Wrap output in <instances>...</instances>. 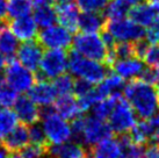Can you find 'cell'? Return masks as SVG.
<instances>
[{"label": "cell", "instance_id": "6da1fadb", "mask_svg": "<svg viewBox=\"0 0 159 158\" xmlns=\"http://www.w3.org/2000/svg\"><path fill=\"white\" fill-rule=\"evenodd\" d=\"M123 95L135 110L138 120L150 118L159 108L158 88L139 79H130L123 90Z\"/></svg>", "mask_w": 159, "mask_h": 158}, {"label": "cell", "instance_id": "7a4b0ae2", "mask_svg": "<svg viewBox=\"0 0 159 158\" xmlns=\"http://www.w3.org/2000/svg\"><path fill=\"white\" fill-rule=\"evenodd\" d=\"M69 71L75 78L86 79L93 84L101 83L107 76L115 72L113 66L85 57L75 50L69 53Z\"/></svg>", "mask_w": 159, "mask_h": 158}, {"label": "cell", "instance_id": "3957f363", "mask_svg": "<svg viewBox=\"0 0 159 158\" xmlns=\"http://www.w3.org/2000/svg\"><path fill=\"white\" fill-rule=\"evenodd\" d=\"M41 127L45 134L47 142L51 145L62 144L73 138L72 127L69 120L64 118L55 109L47 108L41 116Z\"/></svg>", "mask_w": 159, "mask_h": 158}, {"label": "cell", "instance_id": "277c9868", "mask_svg": "<svg viewBox=\"0 0 159 158\" xmlns=\"http://www.w3.org/2000/svg\"><path fill=\"white\" fill-rule=\"evenodd\" d=\"M4 78L19 94L29 93L36 83L34 71L22 65L18 59H12L7 63L4 71Z\"/></svg>", "mask_w": 159, "mask_h": 158}, {"label": "cell", "instance_id": "5b68a950", "mask_svg": "<svg viewBox=\"0 0 159 158\" xmlns=\"http://www.w3.org/2000/svg\"><path fill=\"white\" fill-rule=\"evenodd\" d=\"M73 50L85 57L99 62L106 61L107 48L101 36L97 33H79L73 37Z\"/></svg>", "mask_w": 159, "mask_h": 158}, {"label": "cell", "instance_id": "8992f818", "mask_svg": "<svg viewBox=\"0 0 159 158\" xmlns=\"http://www.w3.org/2000/svg\"><path fill=\"white\" fill-rule=\"evenodd\" d=\"M137 118L135 110L129 104L127 98L123 94H120L117 98L116 106L108 116V123L114 134L129 132L137 123Z\"/></svg>", "mask_w": 159, "mask_h": 158}, {"label": "cell", "instance_id": "52a82bcc", "mask_svg": "<svg viewBox=\"0 0 159 158\" xmlns=\"http://www.w3.org/2000/svg\"><path fill=\"white\" fill-rule=\"evenodd\" d=\"M69 70V55L64 49H47L41 61L39 72L42 78L53 80Z\"/></svg>", "mask_w": 159, "mask_h": 158}, {"label": "cell", "instance_id": "ba28073f", "mask_svg": "<svg viewBox=\"0 0 159 158\" xmlns=\"http://www.w3.org/2000/svg\"><path fill=\"white\" fill-rule=\"evenodd\" d=\"M113 134L109 123L94 115L85 116L84 129L79 138V143L87 146H93L101 141L109 138Z\"/></svg>", "mask_w": 159, "mask_h": 158}, {"label": "cell", "instance_id": "9c48e42d", "mask_svg": "<svg viewBox=\"0 0 159 158\" xmlns=\"http://www.w3.org/2000/svg\"><path fill=\"white\" fill-rule=\"evenodd\" d=\"M39 42L47 49H69L73 43L72 31L62 25H51L39 33Z\"/></svg>", "mask_w": 159, "mask_h": 158}, {"label": "cell", "instance_id": "30bf717a", "mask_svg": "<svg viewBox=\"0 0 159 158\" xmlns=\"http://www.w3.org/2000/svg\"><path fill=\"white\" fill-rule=\"evenodd\" d=\"M106 29L111 31L119 41H136L138 39L145 37L146 30L144 26L138 25L133 20L119 19V20H107Z\"/></svg>", "mask_w": 159, "mask_h": 158}, {"label": "cell", "instance_id": "8fae6325", "mask_svg": "<svg viewBox=\"0 0 159 158\" xmlns=\"http://www.w3.org/2000/svg\"><path fill=\"white\" fill-rule=\"evenodd\" d=\"M43 45L40 42H36L35 40L23 42L18 49L16 59L22 65L30 69L31 71H39L40 64L43 57Z\"/></svg>", "mask_w": 159, "mask_h": 158}, {"label": "cell", "instance_id": "7c38bea8", "mask_svg": "<svg viewBox=\"0 0 159 158\" xmlns=\"http://www.w3.org/2000/svg\"><path fill=\"white\" fill-rule=\"evenodd\" d=\"M14 112L19 118V122L25 126H31L39 122L41 114L40 106L33 100L30 95H20L13 106Z\"/></svg>", "mask_w": 159, "mask_h": 158}, {"label": "cell", "instance_id": "4fadbf2b", "mask_svg": "<svg viewBox=\"0 0 159 158\" xmlns=\"http://www.w3.org/2000/svg\"><path fill=\"white\" fill-rule=\"evenodd\" d=\"M29 95L40 107L49 108L50 106L55 105L59 94L55 87V84L51 83L49 79L43 78L34 84L29 92Z\"/></svg>", "mask_w": 159, "mask_h": 158}, {"label": "cell", "instance_id": "5bb4252c", "mask_svg": "<svg viewBox=\"0 0 159 158\" xmlns=\"http://www.w3.org/2000/svg\"><path fill=\"white\" fill-rule=\"evenodd\" d=\"M9 28L19 41L22 42L35 40L39 36V25L36 23L34 16H30L29 14L12 19L9 22Z\"/></svg>", "mask_w": 159, "mask_h": 158}, {"label": "cell", "instance_id": "9a60e30c", "mask_svg": "<svg viewBox=\"0 0 159 158\" xmlns=\"http://www.w3.org/2000/svg\"><path fill=\"white\" fill-rule=\"evenodd\" d=\"M128 15L129 19L134 22L144 27H149L159 15V5L149 1L135 5L130 8Z\"/></svg>", "mask_w": 159, "mask_h": 158}, {"label": "cell", "instance_id": "2e32d148", "mask_svg": "<svg viewBox=\"0 0 159 158\" xmlns=\"http://www.w3.org/2000/svg\"><path fill=\"white\" fill-rule=\"evenodd\" d=\"M55 110L69 121L75 120V118L80 116L81 113H84L80 107L78 98L73 93L58 95L57 100L55 102Z\"/></svg>", "mask_w": 159, "mask_h": 158}, {"label": "cell", "instance_id": "e0dca14e", "mask_svg": "<svg viewBox=\"0 0 159 158\" xmlns=\"http://www.w3.org/2000/svg\"><path fill=\"white\" fill-rule=\"evenodd\" d=\"M79 7L73 1L62 2L56 5L57 11V21L59 25L67 28L70 31L75 33L78 30V21H79Z\"/></svg>", "mask_w": 159, "mask_h": 158}, {"label": "cell", "instance_id": "ac0fdd59", "mask_svg": "<svg viewBox=\"0 0 159 158\" xmlns=\"http://www.w3.org/2000/svg\"><path fill=\"white\" fill-rule=\"evenodd\" d=\"M51 158H89L84 144L78 141H67L62 144L51 145Z\"/></svg>", "mask_w": 159, "mask_h": 158}, {"label": "cell", "instance_id": "d6986e66", "mask_svg": "<svg viewBox=\"0 0 159 158\" xmlns=\"http://www.w3.org/2000/svg\"><path fill=\"white\" fill-rule=\"evenodd\" d=\"M29 143V130L25 124H18L7 136L4 137L5 149L11 152H22V150Z\"/></svg>", "mask_w": 159, "mask_h": 158}, {"label": "cell", "instance_id": "ffe728a7", "mask_svg": "<svg viewBox=\"0 0 159 158\" xmlns=\"http://www.w3.org/2000/svg\"><path fill=\"white\" fill-rule=\"evenodd\" d=\"M107 20L102 12H83L79 15L78 28L83 33H98L105 28Z\"/></svg>", "mask_w": 159, "mask_h": 158}, {"label": "cell", "instance_id": "44dd1931", "mask_svg": "<svg viewBox=\"0 0 159 158\" xmlns=\"http://www.w3.org/2000/svg\"><path fill=\"white\" fill-rule=\"evenodd\" d=\"M121 149L115 138H106L91 146L89 152V158H119Z\"/></svg>", "mask_w": 159, "mask_h": 158}, {"label": "cell", "instance_id": "7402d4cb", "mask_svg": "<svg viewBox=\"0 0 159 158\" xmlns=\"http://www.w3.org/2000/svg\"><path fill=\"white\" fill-rule=\"evenodd\" d=\"M19 47V39L8 26L2 25L0 27V51L7 58H12L16 56Z\"/></svg>", "mask_w": 159, "mask_h": 158}, {"label": "cell", "instance_id": "603a6c76", "mask_svg": "<svg viewBox=\"0 0 159 158\" xmlns=\"http://www.w3.org/2000/svg\"><path fill=\"white\" fill-rule=\"evenodd\" d=\"M144 67L142 59L138 58H130L125 61H116L113 64L115 73H117L124 79H133L137 77V75Z\"/></svg>", "mask_w": 159, "mask_h": 158}, {"label": "cell", "instance_id": "cb8c5ba5", "mask_svg": "<svg viewBox=\"0 0 159 158\" xmlns=\"http://www.w3.org/2000/svg\"><path fill=\"white\" fill-rule=\"evenodd\" d=\"M34 19L41 28H45L51 25H55V22L57 21L56 5L49 4L34 7Z\"/></svg>", "mask_w": 159, "mask_h": 158}, {"label": "cell", "instance_id": "d4e9b609", "mask_svg": "<svg viewBox=\"0 0 159 158\" xmlns=\"http://www.w3.org/2000/svg\"><path fill=\"white\" fill-rule=\"evenodd\" d=\"M131 5L127 0H111L105 8V16L108 20L123 19L129 14Z\"/></svg>", "mask_w": 159, "mask_h": 158}, {"label": "cell", "instance_id": "484cf974", "mask_svg": "<svg viewBox=\"0 0 159 158\" xmlns=\"http://www.w3.org/2000/svg\"><path fill=\"white\" fill-rule=\"evenodd\" d=\"M19 124V118L14 109L0 107V138H4Z\"/></svg>", "mask_w": 159, "mask_h": 158}, {"label": "cell", "instance_id": "4316f807", "mask_svg": "<svg viewBox=\"0 0 159 158\" xmlns=\"http://www.w3.org/2000/svg\"><path fill=\"white\" fill-rule=\"evenodd\" d=\"M120 94L121 93H116V94H113L111 97L97 102L91 108L92 109V115H94V116H97L99 118H102V120L108 118V116L111 115V113L115 108V106H116L117 98H119Z\"/></svg>", "mask_w": 159, "mask_h": 158}, {"label": "cell", "instance_id": "83f0119b", "mask_svg": "<svg viewBox=\"0 0 159 158\" xmlns=\"http://www.w3.org/2000/svg\"><path fill=\"white\" fill-rule=\"evenodd\" d=\"M31 0H7V16L15 19L30 13Z\"/></svg>", "mask_w": 159, "mask_h": 158}, {"label": "cell", "instance_id": "f1b7e54d", "mask_svg": "<svg viewBox=\"0 0 159 158\" xmlns=\"http://www.w3.org/2000/svg\"><path fill=\"white\" fill-rule=\"evenodd\" d=\"M18 98L19 93L7 83V80L5 78H0V107H13Z\"/></svg>", "mask_w": 159, "mask_h": 158}, {"label": "cell", "instance_id": "f546056e", "mask_svg": "<svg viewBox=\"0 0 159 158\" xmlns=\"http://www.w3.org/2000/svg\"><path fill=\"white\" fill-rule=\"evenodd\" d=\"M75 77L72 75H67L66 72L57 77L56 79H53V84L57 90V92L59 95L62 94H70L73 93L75 90Z\"/></svg>", "mask_w": 159, "mask_h": 158}, {"label": "cell", "instance_id": "4dcf8cb0", "mask_svg": "<svg viewBox=\"0 0 159 158\" xmlns=\"http://www.w3.org/2000/svg\"><path fill=\"white\" fill-rule=\"evenodd\" d=\"M111 0H75L77 6L83 12H102Z\"/></svg>", "mask_w": 159, "mask_h": 158}, {"label": "cell", "instance_id": "1f68e13d", "mask_svg": "<svg viewBox=\"0 0 159 158\" xmlns=\"http://www.w3.org/2000/svg\"><path fill=\"white\" fill-rule=\"evenodd\" d=\"M115 57H116V61H125V59L135 58L133 43H129L128 41H121L119 43H116Z\"/></svg>", "mask_w": 159, "mask_h": 158}, {"label": "cell", "instance_id": "d6a6232c", "mask_svg": "<svg viewBox=\"0 0 159 158\" xmlns=\"http://www.w3.org/2000/svg\"><path fill=\"white\" fill-rule=\"evenodd\" d=\"M135 78L139 79L142 81H144L146 84H151V85H156L157 80H158V69L153 67V66H144L142 71L137 75Z\"/></svg>", "mask_w": 159, "mask_h": 158}, {"label": "cell", "instance_id": "836d02e7", "mask_svg": "<svg viewBox=\"0 0 159 158\" xmlns=\"http://www.w3.org/2000/svg\"><path fill=\"white\" fill-rule=\"evenodd\" d=\"M151 47V42L145 37L138 39L133 42V48H134V53H135V58L142 59L144 61L146 53L149 51V49Z\"/></svg>", "mask_w": 159, "mask_h": 158}, {"label": "cell", "instance_id": "e575fe53", "mask_svg": "<svg viewBox=\"0 0 159 158\" xmlns=\"http://www.w3.org/2000/svg\"><path fill=\"white\" fill-rule=\"evenodd\" d=\"M94 85L95 84L91 83L89 80L83 78H77L75 83V90H73V94L78 98H83L85 95H87L93 88H94Z\"/></svg>", "mask_w": 159, "mask_h": 158}, {"label": "cell", "instance_id": "d590c367", "mask_svg": "<svg viewBox=\"0 0 159 158\" xmlns=\"http://www.w3.org/2000/svg\"><path fill=\"white\" fill-rule=\"evenodd\" d=\"M28 130H29V140H30V143L43 145L47 142L45 134L43 132L42 127H41V124H37V123L31 124V126H29Z\"/></svg>", "mask_w": 159, "mask_h": 158}, {"label": "cell", "instance_id": "8d00e7d4", "mask_svg": "<svg viewBox=\"0 0 159 158\" xmlns=\"http://www.w3.org/2000/svg\"><path fill=\"white\" fill-rule=\"evenodd\" d=\"M22 155L26 158H44L45 150L43 148V145L29 143L22 150Z\"/></svg>", "mask_w": 159, "mask_h": 158}, {"label": "cell", "instance_id": "74e56055", "mask_svg": "<svg viewBox=\"0 0 159 158\" xmlns=\"http://www.w3.org/2000/svg\"><path fill=\"white\" fill-rule=\"evenodd\" d=\"M144 62L146 65L158 67L159 66V43H152L149 51L146 53Z\"/></svg>", "mask_w": 159, "mask_h": 158}, {"label": "cell", "instance_id": "f35d334b", "mask_svg": "<svg viewBox=\"0 0 159 158\" xmlns=\"http://www.w3.org/2000/svg\"><path fill=\"white\" fill-rule=\"evenodd\" d=\"M146 39L151 43H158L159 42V15L156 18V20L151 26H149V29L146 30Z\"/></svg>", "mask_w": 159, "mask_h": 158}, {"label": "cell", "instance_id": "ab89813d", "mask_svg": "<svg viewBox=\"0 0 159 158\" xmlns=\"http://www.w3.org/2000/svg\"><path fill=\"white\" fill-rule=\"evenodd\" d=\"M145 158H159V143L150 141L145 144Z\"/></svg>", "mask_w": 159, "mask_h": 158}, {"label": "cell", "instance_id": "60d3db41", "mask_svg": "<svg viewBox=\"0 0 159 158\" xmlns=\"http://www.w3.org/2000/svg\"><path fill=\"white\" fill-rule=\"evenodd\" d=\"M7 18V1L0 0V23L5 21Z\"/></svg>", "mask_w": 159, "mask_h": 158}, {"label": "cell", "instance_id": "b9f144b4", "mask_svg": "<svg viewBox=\"0 0 159 158\" xmlns=\"http://www.w3.org/2000/svg\"><path fill=\"white\" fill-rule=\"evenodd\" d=\"M6 65H7V57L0 51V75L4 73L5 69H6Z\"/></svg>", "mask_w": 159, "mask_h": 158}, {"label": "cell", "instance_id": "7bdbcfd3", "mask_svg": "<svg viewBox=\"0 0 159 158\" xmlns=\"http://www.w3.org/2000/svg\"><path fill=\"white\" fill-rule=\"evenodd\" d=\"M0 158H8V154L6 149H0Z\"/></svg>", "mask_w": 159, "mask_h": 158}, {"label": "cell", "instance_id": "ee69618b", "mask_svg": "<svg viewBox=\"0 0 159 158\" xmlns=\"http://www.w3.org/2000/svg\"><path fill=\"white\" fill-rule=\"evenodd\" d=\"M8 158H26L22 154H19V152H14L13 155L8 156Z\"/></svg>", "mask_w": 159, "mask_h": 158}, {"label": "cell", "instance_id": "f6af8a7d", "mask_svg": "<svg viewBox=\"0 0 159 158\" xmlns=\"http://www.w3.org/2000/svg\"><path fill=\"white\" fill-rule=\"evenodd\" d=\"M69 1H73V0H55V4H62V2H69Z\"/></svg>", "mask_w": 159, "mask_h": 158}, {"label": "cell", "instance_id": "bcb514c9", "mask_svg": "<svg viewBox=\"0 0 159 158\" xmlns=\"http://www.w3.org/2000/svg\"><path fill=\"white\" fill-rule=\"evenodd\" d=\"M149 2H152V4H157L159 5V0H148Z\"/></svg>", "mask_w": 159, "mask_h": 158}, {"label": "cell", "instance_id": "7dc6e473", "mask_svg": "<svg viewBox=\"0 0 159 158\" xmlns=\"http://www.w3.org/2000/svg\"><path fill=\"white\" fill-rule=\"evenodd\" d=\"M157 85H158L159 87V66H158V80H157Z\"/></svg>", "mask_w": 159, "mask_h": 158}, {"label": "cell", "instance_id": "c3c4849f", "mask_svg": "<svg viewBox=\"0 0 159 158\" xmlns=\"http://www.w3.org/2000/svg\"><path fill=\"white\" fill-rule=\"evenodd\" d=\"M119 158H127V157H124V156H122V155H121V156H120Z\"/></svg>", "mask_w": 159, "mask_h": 158}, {"label": "cell", "instance_id": "681fc988", "mask_svg": "<svg viewBox=\"0 0 159 158\" xmlns=\"http://www.w3.org/2000/svg\"><path fill=\"white\" fill-rule=\"evenodd\" d=\"M158 95H159V87H158Z\"/></svg>", "mask_w": 159, "mask_h": 158}, {"label": "cell", "instance_id": "f907efd6", "mask_svg": "<svg viewBox=\"0 0 159 158\" xmlns=\"http://www.w3.org/2000/svg\"><path fill=\"white\" fill-rule=\"evenodd\" d=\"M158 143H159V142H158Z\"/></svg>", "mask_w": 159, "mask_h": 158}]
</instances>
